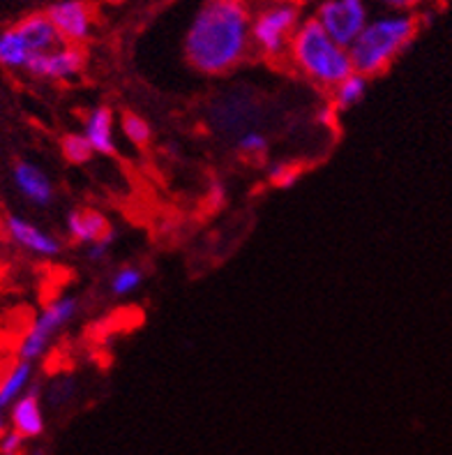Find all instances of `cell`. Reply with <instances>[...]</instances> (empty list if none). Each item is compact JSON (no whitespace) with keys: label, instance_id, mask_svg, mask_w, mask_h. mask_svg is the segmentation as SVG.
Listing matches in <instances>:
<instances>
[{"label":"cell","instance_id":"cell-21","mask_svg":"<svg viewBox=\"0 0 452 455\" xmlns=\"http://www.w3.org/2000/svg\"><path fill=\"white\" fill-rule=\"evenodd\" d=\"M76 395V381L72 377H58L52 381V387L46 391V403L52 407H63Z\"/></svg>","mask_w":452,"mask_h":455},{"label":"cell","instance_id":"cell-23","mask_svg":"<svg viewBox=\"0 0 452 455\" xmlns=\"http://www.w3.org/2000/svg\"><path fill=\"white\" fill-rule=\"evenodd\" d=\"M115 241V229L107 231L99 241H95L92 245H88L86 248V259L91 261V264H99V261L107 259V254H109L111 245H114Z\"/></svg>","mask_w":452,"mask_h":455},{"label":"cell","instance_id":"cell-13","mask_svg":"<svg viewBox=\"0 0 452 455\" xmlns=\"http://www.w3.org/2000/svg\"><path fill=\"white\" fill-rule=\"evenodd\" d=\"M111 229L114 227L109 225L107 215L95 211V208H75L65 215V234L75 245L88 248Z\"/></svg>","mask_w":452,"mask_h":455},{"label":"cell","instance_id":"cell-8","mask_svg":"<svg viewBox=\"0 0 452 455\" xmlns=\"http://www.w3.org/2000/svg\"><path fill=\"white\" fill-rule=\"evenodd\" d=\"M3 231L14 248L30 254V257H37V259H56L65 250L63 241L56 234L40 227L26 215L7 213L3 220Z\"/></svg>","mask_w":452,"mask_h":455},{"label":"cell","instance_id":"cell-20","mask_svg":"<svg viewBox=\"0 0 452 455\" xmlns=\"http://www.w3.org/2000/svg\"><path fill=\"white\" fill-rule=\"evenodd\" d=\"M235 150L242 157H264L268 153V137L258 130H247L235 139Z\"/></svg>","mask_w":452,"mask_h":455},{"label":"cell","instance_id":"cell-15","mask_svg":"<svg viewBox=\"0 0 452 455\" xmlns=\"http://www.w3.org/2000/svg\"><path fill=\"white\" fill-rule=\"evenodd\" d=\"M35 381V363L17 358L0 377V410L7 411L14 400H19L26 391H30Z\"/></svg>","mask_w":452,"mask_h":455},{"label":"cell","instance_id":"cell-22","mask_svg":"<svg viewBox=\"0 0 452 455\" xmlns=\"http://www.w3.org/2000/svg\"><path fill=\"white\" fill-rule=\"evenodd\" d=\"M268 179L275 188L289 190V188H293L300 180V169L287 164V162H273L268 167Z\"/></svg>","mask_w":452,"mask_h":455},{"label":"cell","instance_id":"cell-18","mask_svg":"<svg viewBox=\"0 0 452 455\" xmlns=\"http://www.w3.org/2000/svg\"><path fill=\"white\" fill-rule=\"evenodd\" d=\"M60 153H63L65 160L75 167H81V164H88V162L95 157L92 153L88 139L81 132H67L63 139H60Z\"/></svg>","mask_w":452,"mask_h":455},{"label":"cell","instance_id":"cell-25","mask_svg":"<svg viewBox=\"0 0 452 455\" xmlns=\"http://www.w3.org/2000/svg\"><path fill=\"white\" fill-rule=\"evenodd\" d=\"M374 3L384 7L385 12H411L413 7H418L423 0H374Z\"/></svg>","mask_w":452,"mask_h":455},{"label":"cell","instance_id":"cell-2","mask_svg":"<svg viewBox=\"0 0 452 455\" xmlns=\"http://www.w3.org/2000/svg\"><path fill=\"white\" fill-rule=\"evenodd\" d=\"M418 17L413 12H384L369 17L365 28L349 46L353 72L374 79L395 63L418 33Z\"/></svg>","mask_w":452,"mask_h":455},{"label":"cell","instance_id":"cell-29","mask_svg":"<svg viewBox=\"0 0 452 455\" xmlns=\"http://www.w3.org/2000/svg\"><path fill=\"white\" fill-rule=\"evenodd\" d=\"M293 3H303V0H293Z\"/></svg>","mask_w":452,"mask_h":455},{"label":"cell","instance_id":"cell-3","mask_svg":"<svg viewBox=\"0 0 452 455\" xmlns=\"http://www.w3.org/2000/svg\"><path fill=\"white\" fill-rule=\"evenodd\" d=\"M287 58L300 76L328 92L353 72L349 49L332 40L312 17H303L298 23Z\"/></svg>","mask_w":452,"mask_h":455},{"label":"cell","instance_id":"cell-1","mask_svg":"<svg viewBox=\"0 0 452 455\" xmlns=\"http://www.w3.org/2000/svg\"><path fill=\"white\" fill-rule=\"evenodd\" d=\"M252 12L245 0H208L185 33L187 63L208 76L235 69L252 52Z\"/></svg>","mask_w":452,"mask_h":455},{"label":"cell","instance_id":"cell-17","mask_svg":"<svg viewBox=\"0 0 452 455\" xmlns=\"http://www.w3.org/2000/svg\"><path fill=\"white\" fill-rule=\"evenodd\" d=\"M146 273L137 264H123L115 268L109 280V291L115 299H127V296L137 294L139 289L144 287Z\"/></svg>","mask_w":452,"mask_h":455},{"label":"cell","instance_id":"cell-4","mask_svg":"<svg viewBox=\"0 0 452 455\" xmlns=\"http://www.w3.org/2000/svg\"><path fill=\"white\" fill-rule=\"evenodd\" d=\"M60 44L46 12H33L0 30V68L7 72H26L37 53Z\"/></svg>","mask_w":452,"mask_h":455},{"label":"cell","instance_id":"cell-30","mask_svg":"<svg viewBox=\"0 0 452 455\" xmlns=\"http://www.w3.org/2000/svg\"><path fill=\"white\" fill-rule=\"evenodd\" d=\"M303 3H312V0H303Z\"/></svg>","mask_w":452,"mask_h":455},{"label":"cell","instance_id":"cell-12","mask_svg":"<svg viewBox=\"0 0 452 455\" xmlns=\"http://www.w3.org/2000/svg\"><path fill=\"white\" fill-rule=\"evenodd\" d=\"M7 423H10L12 430L21 435L26 442L44 435V404H42L37 387H30V391H26L21 398L12 403V407L7 410Z\"/></svg>","mask_w":452,"mask_h":455},{"label":"cell","instance_id":"cell-24","mask_svg":"<svg viewBox=\"0 0 452 455\" xmlns=\"http://www.w3.org/2000/svg\"><path fill=\"white\" fill-rule=\"evenodd\" d=\"M26 449V439L19 433H14L12 427L0 430V455H23Z\"/></svg>","mask_w":452,"mask_h":455},{"label":"cell","instance_id":"cell-16","mask_svg":"<svg viewBox=\"0 0 452 455\" xmlns=\"http://www.w3.org/2000/svg\"><path fill=\"white\" fill-rule=\"evenodd\" d=\"M367 91H369V79L362 75H358V72H351L349 76L344 81H339L337 86L332 88L330 91V100L328 102L335 107V111H349L353 109V107H358V104L365 100Z\"/></svg>","mask_w":452,"mask_h":455},{"label":"cell","instance_id":"cell-28","mask_svg":"<svg viewBox=\"0 0 452 455\" xmlns=\"http://www.w3.org/2000/svg\"><path fill=\"white\" fill-rule=\"evenodd\" d=\"M0 430H5V411L0 410Z\"/></svg>","mask_w":452,"mask_h":455},{"label":"cell","instance_id":"cell-19","mask_svg":"<svg viewBox=\"0 0 452 455\" xmlns=\"http://www.w3.org/2000/svg\"><path fill=\"white\" fill-rule=\"evenodd\" d=\"M121 130L125 134V139L137 148H144V146L150 144V139H153V130H150V123L146 121L144 116L132 114V111H127L123 114L121 118Z\"/></svg>","mask_w":452,"mask_h":455},{"label":"cell","instance_id":"cell-27","mask_svg":"<svg viewBox=\"0 0 452 455\" xmlns=\"http://www.w3.org/2000/svg\"><path fill=\"white\" fill-rule=\"evenodd\" d=\"M210 196H212V204H215V206H222V204L226 202V188H224L222 183H212Z\"/></svg>","mask_w":452,"mask_h":455},{"label":"cell","instance_id":"cell-9","mask_svg":"<svg viewBox=\"0 0 452 455\" xmlns=\"http://www.w3.org/2000/svg\"><path fill=\"white\" fill-rule=\"evenodd\" d=\"M86 68V53L76 44H65L37 53L26 68V75L40 81H69L83 72Z\"/></svg>","mask_w":452,"mask_h":455},{"label":"cell","instance_id":"cell-10","mask_svg":"<svg viewBox=\"0 0 452 455\" xmlns=\"http://www.w3.org/2000/svg\"><path fill=\"white\" fill-rule=\"evenodd\" d=\"M46 17L65 44H86L95 28L92 7L83 0H58L46 10Z\"/></svg>","mask_w":452,"mask_h":455},{"label":"cell","instance_id":"cell-6","mask_svg":"<svg viewBox=\"0 0 452 455\" xmlns=\"http://www.w3.org/2000/svg\"><path fill=\"white\" fill-rule=\"evenodd\" d=\"M81 310V300L75 294H60L49 300L40 310V315L33 319L26 333L21 335L17 347V356L21 361L37 363L46 356L49 347L56 342L58 333H63L69 323L75 322Z\"/></svg>","mask_w":452,"mask_h":455},{"label":"cell","instance_id":"cell-26","mask_svg":"<svg viewBox=\"0 0 452 455\" xmlns=\"http://www.w3.org/2000/svg\"><path fill=\"white\" fill-rule=\"evenodd\" d=\"M335 118H337V111H335V107H332L330 102L321 104L319 111H316V121H319L321 125H335Z\"/></svg>","mask_w":452,"mask_h":455},{"label":"cell","instance_id":"cell-5","mask_svg":"<svg viewBox=\"0 0 452 455\" xmlns=\"http://www.w3.org/2000/svg\"><path fill=\"white\" fill-rule=\"evenodd\" d=\"M303 21L300 3L293 0H270L257 14H252V49H257L258 56L268 60H282L287 58L289 42L293 33Z\"/></svg>","mask_w":452,"mask_h":455},{"label":"cell","instance_id":"cell-11","mask_svg":"<svg viewBox=\"0 0 452 455\" xmlns=\"http://www.w3.org/2000/svg\"><path fill=\"white\" fill-rule=\"evenodd\" d=\"M10 180L19 199L35 208H49L56 199V185L52 176L46 173L44 167H40L33 160H14L10 169Z\"/></svg>","mask_w":452,"mask_h":455},{"label":"cell","instance_id":"cell-7","mask_svg":"<svg viewBox=\"0 0 452 455\" xmlns=\"http://www.w3.org/2000/svg\"><path fill=\"white\" fill-rule=\"evenodd\" d=\"M369 0H316L314 19L337 44L349 49L369 21Z\"/></svg>","mask_w":452,"mask_h":455},{"label":"cell","instance_id":"cell-14","mask_svg":"<svg viewBox=\"0 0 452 455\" xmlns=\"http://www.w3.org/2000/svg\"><path fill=\"white\" fill-rule=\"evenodd\" d=\"M83 137L88 139L95 156H114L115 153V116L109 107H95L83 121Z\"/></svg>","mask_w":452,"mask_h":455}]
</instances>
